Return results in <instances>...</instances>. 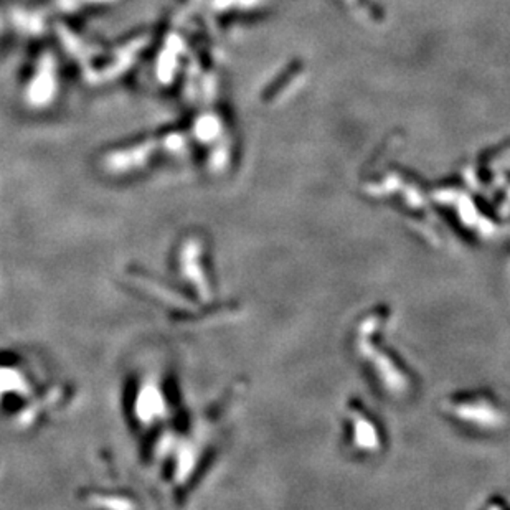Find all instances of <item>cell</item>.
<instances>
[{
	"mask_svg": "<svg viewBox=\"0 0 510 510\" xmlns=\"http://www.w3.org/2000/svg\"><path fill=\"white\" fill-rule=\"evenodd\" d=\"M111 2H116V0H53L52 7L57 12L62 13H75L86 7L104 6V3H111Z\"/></svg>",
	"mask_w": 510,
	"mask_h": 510,
	"instance_id": "cell-5",
	"label": "cell"
},
{
	"mask_svg": "<svg viewBox=\"0 0 510 510\" xmlns=\"http://www.w3.org/2000/svg\"><path fill=\"white\" fill-rule=\"evenodd\" d=\"M3 22H6V18H3V17H0V30H2V27H3Z\"/></svg>",
	"mask_w": 510,
	"mask_h": 510,
	"instance_id": "cell-6",
	"label": "cell"
},
{
	"mask_svg": "<svg viewBox=\"0 0 510 510\" xmlns=\"http://www.w3.org/2000/svg\"><path fill=\"white\" fill-rule=\"evenodd\" d=\"M147 45H149V36L147 35L137 36V38H132L127 43H124L122 47H119L114 52L113 58L109 59V63L104 68L88 71V81L93 83V85H101V83L113 81L118 76H122L127 70H131Z\"/></svg>",
	"mask_w": 510,
	"mask_h": 510,
	"instance_id": "cell-2",
	"label": "cell"
},
{
	"mask_svg": "<svg viewBox=\"0 0 510 510\" xmlns=\"http://www.w3.org/2000/svg\"><path fill=\"white\" fill-rule=\"evenodd\" d=\"M8 20L15 27V30L24 35L36 36L45 30V12L41 10H29V8H13L8 13Z\"/></svg>",
	"mask_w": 510,
	"mask_h": 510,
	"instance_id": "cell-4",
	"label": "cell"
},
{
	"mask_svg": "<svg viewBox=\"0 0 510 510\" xmlns=\"http://www.w3.org/2000/svg\"><path fill=\"white\" fill-rule=\"evenodd\" d=\"M59 91L58 63L52 52H43L36 59L35 70L24 91L25 103L34 109L48 108Z\"/></svg>",
	"mask_w": 510,
	"mask_h": 510,
	"instance_id": "cell-1",
	"label": "cell"
},
{
	"mask_svg": "<svg viewBox=\"0 0 510 510\" xmlns=\"http://www.w3.org/2000/svg\"><path fill=\"white\" fill-rule=\"evenodd\" d=\"M178 48H180V40L173 35H167L159 53L157 66H155V76L162 85H169L176 75Z\"/></svg>",
	"mask_w": 510,
	"mask_h": 510,
	"instance_id": "cell-3",
	"label": "cell"
}]
</instances>
